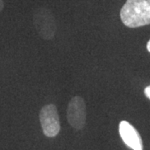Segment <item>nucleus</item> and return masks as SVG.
Segmentation results:
<instances>
[{"label": "nucleus", "mask_w": 150, "mask_h": 150, "mask_svg": "<svg viewBox=\"0 0 150 150\" xmlns=\"http://www.w3.org/2000/svg\"><path fill=\"white\" fill-rule=\"evenodd\" d=\"M147 49H148V51L150 53V40L149 41L148 44H147Z\"/></svg>", "instance_id": "8"}, {"label": "nucleus", "mask_w": 150, "mask_h": 150, "mask_svg": "<svg viewBox=\"0 0 150 150\" xmlns=\"http://www.w3.org/2000/svg\"><path fill=\"white\" fill-rule=\"evenodd\" d=\"M67 118L75 129L80 130L86 123V106L84 100L79 96L74 97L68 105Z\"/></svg>", "instance_id": "4"}, {"label": "nucleus", "mask_w": 150, "mask_h": 150, "mask_svg": "<svg viewBox=\"0 0 150 150\" xmlns=\"http://www.w3.org/2000/svg\"><path fill=\"white\" fill-rule=\"evenodd\" d=\"M39 119L45 136L53 138L60 131V121L57 108L54 104H48L42 108Z\"/></svg>", "instance_id": "3"}, {"label": "nucleus", "mask_w": 150, "mask_h": 150, "mask_svg": "<svg viewBox=\"0 0 150 150\" xmlns=\"http://www.w3.org/2000/svg\"><path fill=\"white\" fill-rule=\"evenodd\" d=\"M144 93L147 98H149L150 99V86H148L144 89Z\"/></svg>", "instance_id": "6"}, {"label": "nucleus", "mask_w": 150, "mask_h": 150, "mask_svg": "<svg viewBox=\"0 0 150 150\" xmlns=\"http://www.w3.org/2000/svg\"><path fill=\"white\" fill-rule=\"evenodd\" d=\"M33 24L38 33L43 39L54 38L56 32V23L52 12L45 8H39L34 12Z\"/></svg>", "instance_id": "2"}, {"label": "nucleus", "mask_w": 150, "mask_h": 150, "mask_svg": "<svg viewBox=\"0 0 150 150\" xmlns=\"http://www.w3.org/2000/svg\"><path fill=\"white\" fill-rule=\"evenodd\" d=\"M120 18L129 28L150 24V0H127L120 11Z\"/></svg>", "instance_id": "1"}, {"label": "nucleus", "mask_w": 150, "mask_h": 150, "mask_svg": "<svg viewBox=\"0 0 150 150\" xmlns=\"http://www.w3.org/2000/svg\"><path fill=\"white\" fill-rule=\"evenodd\" d=\"M118 131L123 143L133 150H143V142L139 132L127 121H121Z\"/></svg>", "instance_id": "5"}, {"label": "nucleus", "mask_w": 150, "mask_h": 150, "mask_svg": "<svg viewBox=\"0 0 150 150\" xmlns=\"http://www.w3.org/2000/svg\"><path fill=\"white\" fill-rule=\"evenodd\" d=\"M4 6V1H3V0H0V12L3 10Z\"/></svg>", "instance_id": "7"}]
</instances>
